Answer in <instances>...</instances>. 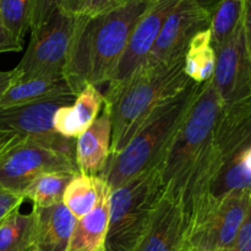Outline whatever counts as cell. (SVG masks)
<instances>
[{"label":"cell","instance_id":"cell-1","mask_svg":"<svg viewBox=\"0 0 251 251\" xmlns=\"http://www.w3.org/2000/svg\"><path fill=\"white\" fill-rule=\"evenodd\" d=\"M153 0H122L93 17L78 16L64 69V78L75 96L86 85L109 81L132 29Z\"/></svg>","mask_w":251,"mask_h":251},{"label":"cell","instance_id":"cell-2","mask_svg":"<svg viewBox=\"0 0 251 251\" xmlns=\"http://www.w3.org/2000/svg\"><path fill=\"white\" fill-rule=\"evenodd\" d=\"M201 85L190 80L181 92L154 109L123 151L109 154L104 169L98 176L107 183L110 190L124 185L150 169L162 166L174 135Z\"/></svg>","mask_w":251,"mask_h":251},{"label":"cell","instance_id":"cell-3","mask_svg":"<svg viewBox=\"0 0 251 251\" xmlns=\"http://www.w3.org/2000/svg\"><path fill=\"white\" fill-rule=\"evenodd\" d=\"M184 58L142 66L112 102L104 103L112 118L110 154L123 151L154 109L190 82L184 71Z\"/></svg>","mask_w":251,"mask_h":251},{"label":"cell","instance_id":"cell-4","mask_svg":"<svg viewBox=\"0 0 251 251\" xmlns=\"http://www.w3.org/2000/svg\"><path fill=\"white\" fill-rule=\"evenodd\" d=\"M222 103L212 78L202 83L159 167L163 194L176 200L211 145Z\"/></svg>","mask_w":251,"mask_h":251},{"label":"cell","instance_id":"cell-5","mask_svg":"<svg viewBox=\"0 0 251 251\" xmlns=\"http://www.w3.org/2000/svg\"><path fill=\"white\" fill-rule=\"evenodd\" d=\"M163 194L161 171L152 168L110 190L105 251H135Z\"/></svg>","mask_w":251,"mask_h":251},{"label":"cell","instance_id":"cell-6","mask_svg":"<svg viewBox=\"0 0 251 251\" xmlns=\"http://www.w3.org/2000/svg\"><path fill=\"white\" fill-rule=\"evenodd\" d=\"M251 190L233 191L221 198L207 195L189 217L185 245L188 249L228 251L247 218Z\"/></svg>","mask_w":251,"mask_h":251},{"label":"cell","instance_id":"cell-7","mask_svg":"<svg viewBox=\"0 0 251 251\" xmlns=\"http://www.w3.org/2000/svg\"><path fill=\"white\" fill-rule=\"evenodd\" d=\"M77 21L78 16L59 9L37 31L32 32L26 53L14 69L15 82L64 77Z\"/></svg>","mask_w":251,"mask_h":251},{"label":"cell","instance_id":"cell-8","mask_svg":"<svg viewBox=\"0 0 251 251\" xmlns=\"http://www.w3.org/2000/svg\"><path fill=\"white\" fill-rule=\"evenodd\" d=\"M51 172L80 173L75 159L29 139H19L0 154V190L24 196L39 176Z\"/></svg>","mask_w":251,"mask_h":251},{"label":"cell","instance_id":"cell-9","mask_svg":"<svg viewBox=\"0 0 251 251\" xmlns=\"http://www.w3.org/2000/svg\"><path fill=\"white\" fill-rule=\"evenodd\" d=\"M75 100V96H63L0 108V131L41 142L76 161V139L61 136L53 127L56 110Z\"/></svg>","mask_w":251,"mask_h":251},{"label":"cell","instance_id":"cell-10","mask_svg":"<svg viewBox=\"0 0 251 251\" xmlns=\"http://www.w3.org/2000/svg\"><path fill=\"white\" fill-rule=\"evenodd\" d=\"M178 0H153L132 29L129 42L107 82L104 103H110L130 78L144 66L164 21Z\"/></svg>","mask_w":251,"mask_h":251},{"label":"cell","instance_id":"cell-11","mask_svg":"<svg viewBox=\"0 0 251 251\" xmlns=\"http://www.w3.org/2000/svg\"><path fill=\"white\" fill-rule=\"evenodd\" d=\"M211 15L199 0H178L164 21L144 66L172 63L185 56L191 39L210 27Z\"/></svg>","mask_w":251,"mask_h":251},{"label":"cell","instance_id":"cell-12","mask_svg":"<svg viewBox=\"0 0 251 251\" xmlns=\"http://www.w3.org/2000/svg\"><path fill=\"white\" fill-rule=\"evenodd\" d=\"M216 54L212 83L225 107L251 93V59L245 44L243 22Z\"/></svg>","mask_w":251,"mask_h":251},{"label":"cell","instance_id":"cell-13","mask_svg":"<svg viewBox=\"0 0 251 251\" xmlns=\"http://www.w3.org/2000/svg\"><path fill=\"white\" fill-rule=\"evenodd\" d=\"M251 147V93L222 107L212 139V150L223 167Z\"/></svg>","mask_w":251,"mask_h":251},{"label":"cell","instance_id":"cell-14","mask_svg":"<svg viewBox=\"0 0 251 251\" xmlns=\"http://www.w3.org/2000/svg\"><path fill=\"white\" fill-rule=\"evenodd\" d=\"M189 221L180 203L162 194L151 223L135 251H180L185 247Z\"/></svg>","mask_w":251,"mask_h":251},{"label":"cell","instance_id":"cell-15","mask_svg":"<svg viewBox=\"0 0 251 251\" xmlns=\"http://www.w3.org/2000/svg\"><path fill=\"white\" fill-rule=\"evenodd\" d=\"M112 142V118L107 105L102 113L76 139V166L80 173L87 176H100L104 169L110 154Z\"/></svg>","mask_w":251,"mask_h":251},{"label":"cell","instance_id":"cell-16","mask_svg":"<svg viewBox=\"0 0 251 251\" xmlns=\"http://www.w3.org/2000/svg\"><path fill=\"white\" fill-rule=\"evenodd\" d=\"M34 238L32 251H66L76 218L63 202L49 207L33 206Z\"/></svg>","mask_w":251,"mask_h":251},{"label":"cell","instance_id":"cell-17","mask_svg":"<svg viewBox=\"0 0 251 251\" xmlns=\"http://www.w3.org/2000/svg\"><path fill=\"white\" fill-rule=\"evenodd\" d=\"M104 105V96L93 85H86L73 104L59 108L53 118V127L59 135L77 139L97 119Z\"/></svg>","mask_w":251,"mask_h":251},{"label":"cell","instance_id":"cell-18","mask_svg":"<svg viewBox=\"0 0 251 251\" xmlns=\"http://www.w3.org/2000/svg\"><path fill=\"white\" fill-rule=\"evenodd\" d=\"M108 191L97 207L85 217L76 221L66 251H105V238L109 223Z\"/></svg>","mask_w":251,"mask_h":251},{"label":"cell","instance_id":"cell-19","mask_svg":"<svg viewBox=\"0 0 251 251\" xmlns=\"http://www.w3.org/2000/svg\"><path fill=\"white\" fill-rule=\"evenodd\" d=\"M108 191L109 186L98 176L77 173L64 191L63 203L76 220H80L97 207Z\"/></svg>","mask_w":251,"mask_h":251},{"label":"cell","instance_id":"cell-20","mask_svg":"<svg viewBox=\"0 0 251 251\" xmlns=\"http://www.w3.org/2000/svg\"><path fill=\"white\" fill-rule=\"evenodd\" d=\"M75 96L68 82L60 78H33L12 83L0 98V108L36 102L44 98ZM76 97V96H75Z\"/></svg>","mask_w":251,"mask_h":251},{"label":"cell","instance_id":"cell-21","mask_svg":"<svg viewBox=\"0 0 251 251\" xmlns=\"http://www.w3.org/2000/svg\"><path fill=\"white\" fill-rule=\"evenodd\" d=\"M217 54L211 44L210 28L201 31L191 39L184 58V71L195 83H205L212 78Z\"/></svg>","mask_w":251,"mask_h":251},{"label":"cell","instance_id":"cell-22","mask_svg":"<svg viewBox=\"0 0 251 251\" xmlns=\"http://www.w3.org/2000/svg\"><path fill=\"white\" fill-rule=\"evenodd\" d=\"M211 44L217 50L235 33L243 21V0H220L210 12Z\"/></svg>","mask_w":251,"mask_h":251},{"label":"cell","instance_id":"cell-23","mask_svg":"<svg viewBox=\"0 0 251 251\" xmlns=\"http://www.w3.org/2000/svg\"><path fill=\"white\" fill-rule=\"evenodd\" d=\"M71 172H51L39 176L25 190V200L28 199L37 207H49L63 202L64 191L74 176Z\"/></svg>","mask_w":251,"mask_h":251},{"label":"cell","instance_id":"cell-24","mask_svg":"<svg viewBox=\"0 0 251 251\" xmlns=\"http://www.w3.org/2000/svg\"><path fill=\"white\" fill-rule=\"evenodd\" d=\"M34 238L33 213L22 215L19 210L0 225V251H32Z\"/></svg>","mask_w":251,"mask_h":251},{"label":"cell","instance_id":"cell-25","mask_svg":"<svg viewBox=\"0 0 251 251\" xmlns=\"http://www.w3.org/2000/svg\"><path fill=\"white\" fill-rule=\"evenodd\" d=\"M32 0H0V24L24 43L31 24Z\"/></svg>","mask_w":251,"mask_h":251},{"label":"cell","instance_id":"cell-26","mask_svg":"<svg viewBox=\"0 0 251 251\" xmlns=\"http://www.w3.org/2000/svg\"><path fill=\"white\" fill-rule=\"evenodd\" d=\"M122 0H64L60 9L75 16L93 17L115 6Z\"/></svg>","mask_w":251,"mask_h":251},{"label":"cell","instance_id":"cell-27","mask_svg":"<svg viewBox=\"0 0 251 251\" xmlns=\"http://www.w3.org/2000/svg\"><path fill=\"white\" fill-rule=\"evenodd\" d=\"M64 0H32L29 29L37 31L56 10L61 7Z\"/></svg>","mask_w":251,"mask_h":251},{"label":"cell","instance_id":"cell-28","mask_svg":"<svg viewBox=\"0 0 251 251\" xmlns=\"http://www.w3.org/2000/svg\"><path fill=\"white\" fill-rule=\"evenodd\" d=\"M25 198L10 191L0 190V225L15 211L20 210Z\"/></svg>","mask_w":251,"mask_h":251},{"label":"cell","instance_id":"cell-29","mask_svg":"<svg viewBox=\"0 0 251 251\" xmlns=\"http://www.w3.org/2000/svg\"><path fill=\"white\" fill-rule=\"evenodd\" d=\"M228 251H251V202L247 218L235 238L234 244Z\"/></svg>","mask_w":251,"mask_h":251},{"label":"cell","instance_id":"cell-30","mask_svg":"<svg viewBox=\"0 0 251 251\" xmlns=\"http://www.w3.org/2000/svg\"><path fill=\"white\" fill-rule=\"evenodd\" d=\"M22 50V42L0 24V53Z\"/></svg>","mask_w":251,"mask_h":251},{"label":"cell","instance_id":"cell-31","mask_svg":"<svg viewBox=\"0 0 251 251\" xmlns=\"http://www.w3.org/2000/svg\"><path fill=\"white\" fill-rule=\"evenodd\" d=\"M243 31L245 44L251 59V0H243Z\"/></svg>","mask_w":251,"mask_h":251},{"label":"cell","instance_id":"cell-32","mask_svg":"<svg viewBox=\"0 0 251 251\" xmlns=\"http://www.w3.org/2000/svg\"><path fill=\"white\" fill-rule=\"evenodd\" d=\"M15 78H16V75L14 70L0 71V98L15 82Z\"/></svg>","mask_w":251,"mask_h":251},{"label":"cell","instance_id":"cell-33","mask_svg":"<svg viewBox=\"0 0 251 251\" xmlns=\"http://www.w3.org/2000/svg\"><path fill=\"white\" fill-rule=\"evenodd\" d=\"M19 139H22L19 135L12 134V132H2L0 131V154L6 151L14 142H16Z\"/></svg>","mask_w":251,"mask_h":251},{"label":"cell","instance_id":"cell-34","mask_svg":"<svg viewBox=\"0 0 251 251\" xmlns=\"http://www.w3.org/2000/svg\"><path fill=\"white\" fill-rule=\"evenodd\" d=\"M218 1H220V0H199V2H200L203 7H206L210 12L211 10H212V7L215 6Z\"/></svg>","mask_w":251,"mask_h":251},{"label":"cell","instance_id":"cell-35","mask_svg":"<svg viewBox=\"0 0 251 251\" xmlns=\"http://www.w3.org/2000/svg\"><path fill=\"white\" fill-rule=\"evenodd\" d=\"M180 251H189V250H188V248H186V245H185V247H184L183 249H181Z\"/></svg>","mask_w":251,"mask_h":251},{"label":"cell","instance_id":"cell-36","mask_svg":"<svg viewBox=\"0 0 251 251\" xmlns=\"http://www.w3.org/2000/svg\"><path fill=\"white\" fill-rule=\"evenodd\" d=\"M189 251H202V250H196V249H188Z\"/></svg>","mask_w":251,"mask_h":251}]
</instances>
